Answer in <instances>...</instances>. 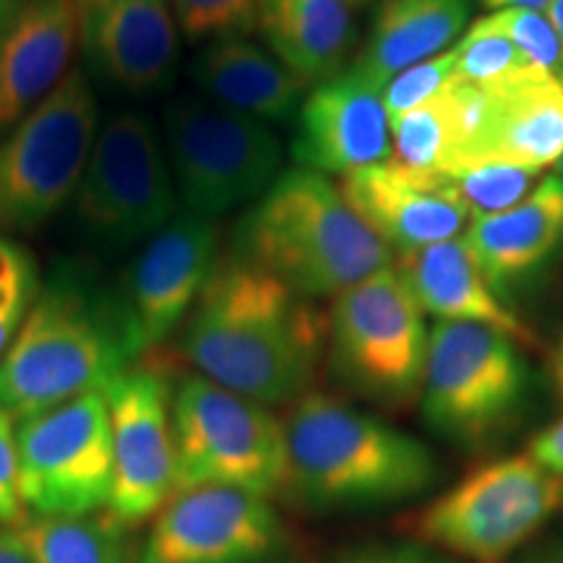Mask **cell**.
Instances as JSON below:
<instances>
[{
    "mask_svg": "<svg viewBox=\"0 0 563 563\" xmlns=\"http://www.w3.org/2000/svg\"><path fill=\"white\" fill-rule=\"evenodd\" d=\"M329 319L311 298L222 253L183 329V355L209 382L266 407L311 394Z\"/></svg>",
    "mask_w": 563,
    "mask_h": 563,
    "instance_id": "6da1fadb",
    "label": "cell"
},
{
    "mask_svg": "<svg viewBox=\"0 0 563 563\" xmlns=\"http://www.w3.org/2000/svg\"><path fill=\"white\" fill-rule=\"evenodd\" d=\"M139 355L121 295L79 266H55L0 357V407L21 420L104 391Z\"/></svg>",
    "mask_w": 563,
    "mask_h": 563,
    "instance_id": "7a4b0ae2",
    "label": "cell"
},
{
    "mask_svg": "<svg viewBox=\"0 0 563 563\" xmlns=\"http://www.w3.org/2000/svg\"><path fill=\"white\" fill-rule=\"evenodd\" d=\"M230 256L302 298H336L394 266V253L327 175L292 167L243 211Z\"/></svg>",
    "mask_w": 563,
    "mask_h": 563,
    "instance_id": "3957f363",
    "label": "cell"
},
{
    "mask_svg": "<svg viewBox=\"0 0 563 563\" xmlns=\"http://www.w3.org/2000/svg\"><path fill=\"white\" fill-rule=\"evenodd\" d=\"M285 433L290 488L316 509H384L412 501L439 481L426 443L329 394L298 399Z\"/></svg>",
    "mask_w": 563,
    "mask_h": 563,
    "instance_id": "277c9868",
    "label": "cell"
},
{
    "mask_svg": "<svg viewBox=\"0 0 563 563\" xmlns=\"http://www.w3.org/2000/svg\"><path fill=\"white\" fill-rule=\"evenodd\" d=\"M170 418L173 496L196 488H235L269 501L290 488L285 420L266 405L191 373L175 386Z\"/></svg>",
    "mask_w": 563,
    "mask_h": 563,
    "instance_id": "5b68a950",
    "label": "cell"
},
{
    "mask_svg": "<svg viewBox=\"0 0 563 563\" xmlns=\"http://www.w3.org/2000/svg\"><path fill=\"white\" fill-rule=\"evenodd\" d=\"M563 504V477L530 454L477 464L415 514L410 532L456 563H509Z\"/></svg>",
    "mask_w": 563,
    "mask_h": 563,
    "instance_id": "8992f818",
    "label": "cell"
},
{
    "mask_svg": "<svg viewBox=\"0 0 563 563\" xmlns=\"http://www.w3.org/2000/svg\"><path fill=\"white\" fill-rule=\"evenodd\" d=\"M519 347L483 323H435L420 391L426 426L467 452L490 446L509 431L530 394V368Z\"/></svg>",
    "mask_w": 563,
    "mask_h": 563,
    "instance_id": "52a82bcc",
    "label": "cell"
},
{
    "mask_svg": "<svg viewBox=\"0 0 563 563\" xmlns=\"http://www.w3.org/2000/svg\"><path fill=\"white\" fill-rule=\"evenodd\" d=\"M422 316L397 266L336 295L327 316V355L344 389L386 410L418 405L431 340Z\"/></svg>",
    "mask_w": 563,
    "mask_h": 563,
    "instance_id": "ba28073f",
    "label": "cell"
},
{
    "mask_svg": "<svg viewBox=\"0 0 563 563\" xmlns=\"http://www.w3.org/2000/svg\"><path fill=\"white\" fill-rule=\"evenodd\" d=\"M162 141L180 209L203 220L262 199L282 175V144L272 125L201 95L167 102Z\"/></svg>",
    "mask_w": 563,
    "mask_h": 563,
    "instance_id": "9c48e42d",
    "label": "cell"
},
{
    "mask_svg": "<svg viewBox=\"0 0 563 563\" xmlns=\"http://www.w3.org/2000/svg\"><path fill=\"white\" fill-rule=\"evenodd\" d=\"M100 129L95 84L74 66L0 136V235L34 230L74 199Z\"/></svg>",
    "mask_w": 563,
    "mask_h": 563,
    "instance_id": "30bf717a",
    "label": "cell"
},
{
    "mask_svg": "<svg viewBox=\"0 0 563 563\" xmlns=\"http://www.w3.org/2000/svg\"><path fill=\"white\" fill-rule=\"evenodd\" d=\"M178 211V194L159 125L139 110L100 123L74 194V217L102 249L150 241Z\"/></svg>",
    "mask_w": 563,
    "mask_h": 563,
    "instance_id": "8fae6325",
    "label": "cell"
},
{
    "mask_svg": "<svg viewBox=\"0 0 563 563\" xmlns=\"http://www.w3.org/2000/svg\"><path fill=\"white\" fill-rule=\"evenodd\" d=\"M16 441L24 509L40 517H91L108 509L115 456L104 391L21 418Z\"/></svg>",
    "mask_w": 563,
    "mask_h": 563,
    "instance_id": "7c38bea8",
    "label": "cell"
},
{
    "mask_svg": "<svg viewBox=\"0 0 563 563\" xmlns=\"http://www.w3.org/2000/svg\"><path fill=\"white\" fill-rule=\"evenodd\" d=\"M456 115V146L441 173L509 165L543 173L563 157V87L532 74L501 87L446 84Z\"/></svg>",
    "mask_w": 563,
    "mask_h": 563,
    "instance_id": "4fadbf2b",
    "label": "cell"
},
{
    "mask_svg": "<svg viewBox=\"0 0 563 563\" xmlns=\"http://www.w3.org/2000/svg\"><path fill=\"white\" fill-rule=\"evenodd\" d=\"M104 397L115 456L108 517L121 527H136L173 498V394L162 373L129 368L104 389Z\"/></svg>",
    "mask_w": 563,
    "mask_h": 563,
    "instance_id": "5bb4252c",
    "label": "cell"
},
{
    "mask_svg": "<svg viewBox=\"0 0 563 563\" xmlns=\"http://www.w3.org/2000/svg\"><path fill=\"white\" fill-rule=\"evenodd\" d=\"M285 527L262 496L235 488H196L162 506L141 563H269Z\"/></svg>",
    "mask_w": 563,
    "mask_h": 563,
    "instance_id": "9a60e30c",
    "label": "cell"
},
{
    "mask_svg": "<svg viewBox=\"0 0 563 563\" xmlns=\"http://www.w3.org/2000/svg\"><path fill=\"white\" fill-rule=\"evenodd\" d=\"M220 256V224L183 209L146 241L121 287L139 352L157 347L188 319Z\"/></svg>",
    "mask_w": 563,
    "mask_h": 563,
    "instance_id": "2e32d148",
    "label": "cell"
},
{
    "mask_svg": "<svg viewBox=\"0 0 563 563\" xmlns=\"http://www.w3.org/2000/svg\"><path fill=\"white\" fill-rule=\"evenodd\" d=\"M79 11L89 79L139 97L170 87L180 30L165 0H89Z\"/></svg>",
    "mask_w": 563,
    "mask_h": 563,
    "instance_id": "e0dca14e",
    "label": "cell"
},
{
    "mask_svg": "<svg viewBox=\"0 0 563 563\" xmlns=\"http://www.w3.org/2000/svg\"><path fill=\"white\" fill-rule=\"evenodd\" d=\"M290 154L295 167L347 175L391 157V129L382 89L355 70L313 84L295 112Z\"/></svg>",
    "mask_w": 563,
    "mask_h": 563,
    "instance_id": "ac0fdd59",
    "label": "cell"
},
{
    "mask_svg": "<svg viewBox=\"0 0 563 563\" xmlns=\"http://www.w3.org/2000/svg\"><path fill=\"white\" fill-rule=\"evenodd\" d=\"M340 191L397 256L452 241L470 220L446 175L412 173L391 159L342 175Z\"/></svg>",
    "mask_w": 563,
    "mask_h": 563,
    "instance_id": "d6986e66",
    "label": "cell"
},
{
    "mask_svg": "<svg viewBox=\"0 0 563 563\" xmlns=\"http://www.w3.org/2000/svg\"><path fill=\"white\" fill-rule=\"evenodd\" d=\"M79 30L81 11L70 0H0V133L63 81Z\"/></svg>",
    "mask_w": 563,
    "mask_h": 563,
    "instance_id": "ffe728a7",
    "label": "cell"
},
{
    "mask_svg": "<svg viewBox=\"0 0 563 563\" xmlns=\"http://www.w3.org/2000/svg\"><path fill=\"white\" fill-rule=\"evenodd\" d=\"M462 241L493 290L509 292L563 245V180H538L517 207L473 220Z\"/></svg>",
    "mask_w": 563,
    "mask_h": 563,
    "instance_id": "44dd1931",
    "label": "cell"
},
{
    "mask_svg": "<svg viewBox=\"0 0 563 563\" xmlns=\"http://www.w3.org/2000/svg\"><path fill=\"white\" fill-rule=\"evenodd\" d=\"M397 269L410 285L422 313L435 316L439 321L483 323L511 336L522 347L534 344L532 329L488 285L462 238L399 256Z\"/></svg>",
    "mask_w": 563,
    "mask_h": 563,
    "instance_id": "7402d4cb",
    "label": "cell"
},
{
    "mask_svg": "<svg viewBox=\"0 0 563 563\" xmlns=\"http://www.w3.org/2000/svg\"><path fill=\"white\" fill-rule=\"evenodd\" d=\"M191 79L201 97L266 125L295 115L311 89L285 63L249 40L209 42L191 60Z\"/></svg>",
    "mask_w": 563,
    "mask_h": 563,
    "instance_id": "603a6c76",
    "label": "cell"
},
{
    "mask_svg": "<svg viewBox=\"0 0 563 563\" xmlns=\"http://www.w3.org/2000/svg\"><path fill=\"white\" fill-rule=\"evenodd\" d=\"M470 13L473 0H378L368 37L350 70L384 89L415 63L454 47Z\"/></svg>",
    "mask_w": 563,
    "mask_h": 563,
    "instance_id": "cb8c5ba5",
    "label": "cell"
},
{
    "mask_svg": "<svg viewBox=\"0 0 563 563\" xmlns=\"http://www.w3.org/2000/svg\"><path fill=\"white\" fill-rule=\"evenodd\" d=\"M258 32L274 58L308 84L350 68L355 5L350 0H262Z\"/></svg>",
    "mask_w": 563,
    "mask_h": 563,
    "instance_id": "d4e9b609",
    "label": "cell"
},
{
    "mask_svg": "<svg viewBox=\"0 0 563 563\" xmlns=\"http://www.w3.org/2000/svg\"><path fill=\"white\" fill-rule=\"evenodd\" d=\"M24 534L37 563H129L121 525L110 517H40Z\"/></svg>",
    "mask_w": 563,
    "mask_h": 563,
    "instance_id": "484cf974",
    "label": "cell"
},
{
    "mask_svg": "<svg viewBox=\"0 0 563 563\" xmlns=\"http://www.w3.org/2000/svg\"><path fill=\"white\" fill-rule=\"evenodd\" d=\"M391 162L412 173H441L456 146V115L446 87L431 102L391 118Z\"/></svg>",
    "mask_w": 563,
    "mask_h": 563,
    "instance_id": "4316f807",
    "label": "cell"
},
{
    "mask_svg": "<svg viewBox=\"0 0 563 563\" xmlns=\"http://www.w3.org/2000/svg\"><path fill=\"white\" fill-rule=\"evenodd\" d=\"M454 76L475 87H501V84L545 74L527 60L506 34L488 19V13L470 24V30L454 42Z\"/></svg>",
    "mask_w": 563,
    "mask_h": 563,
    "instance_id": "83f0119b",
    "label": "cell"
},
{
    "mask_svg": "<svg viewBox=\"0 0 563 563\" xmlns=\"http://www.w3.org/2000/svg\"><path fill=\"white\" fill-rule=\"evenodd\" d=\"M443 175L452 180L454 191L470 211V220H483L517 207L530 196L540 178V173L509 165H481Z\"/></svg>",
    "mask_w": 563,
    "mask_h": 563,
    "instance_id": "f1b7e54d",
    "label": "cell"
},
{
    "mask_svg": "<svg viewBox=\"0 0 563 563\" xmlns=\"http://www.w3.org/2000/svg\"><path fill=\"white\" fill-rule=\"evenodd\" d=\"M40 287V269L32 253L9 235H0V357L19 334Z\"/></svg>",
    "mask_w": 563,
    "mask_h": 563,
    "instance_id": "f546056e",
    "label": "cell"
},
{
    "mask_svg": "<svg viewBox=\"0 0 563 563\" xmlns=\"http://www.w3.org/2000/svg\"><path fill=\"white\" fill-rule=\"evenodd\" d=\"M262 0H173L178 30L191 42L245 40L258 30Z\"/></svg>",
    "mask_w": 563,
    "mask_h": 563,
    "instance_id": "4dcf8cb0",
    "label": "cell"
},
{
    "mask_svg": "<svg viewBox=\"0 0 563 563\" xmlns=\"http://www.w3.org/2000/svg\"><path fill=\"white\" fill-rule=\"evenodd\" d=\"M488 19L527 55V60L563 87V45L551 19L543 11L504 9L490 11Z\"/></svg>",
    "mask_w": 563,
    "mask_h": 563,
    "instance_id": "1f68e13d",
    "label": "cell"
},
{
    "mask_svg": "<svg viewBox=\"0 0 563 563\" xmlns=\"http://www.w3.org/2000/svg\"><path fill=\"white\" fill-rule=\"evenodd\" d=\"M454 66L456 53L454 47H449V51L433 55V58L428 60L415 63V66L402 70L399 76H394V79L382 89V100L389 121L420 108V104L431 102L433 97L452 81Z\"/></svg>",
    "mask_w": 563,
    "mask_h": 563,
    "instance_id": "d6a6232c",
    "label": "cell"
},
{
    "mask_svg": "<svg viewBox=\"0 0 563 563\" xmlns=\"http://www.w3.org/2000/svg\"><path fill=\"white\" fill-rule=\"evenodd\" d=\"M24 517L19 496V441L13 415L0 407V525H16Z\"/></svg>",
    "mask_w": 563,
    "mask_h": 563,
    "instance_id": "836d02e7",
    "label": "cell"
},
{
    "mask_svg": "<svg viewBox=\"0 0 563 563\" xmlns=\"http://www.w3.org/2000/svg\"><path fill=\"white\" fill-rule=\"evenodd\" d=\"M336 563H456V561L439 551H433V548L418 543V540H412V543L357 548V551L342 555Z\"/></svg>",
    "mask_w": 563,
    "mask_h": 563,
    "instance_id": "e575fe53",
    "label": "cell"
},
{
    "mask_svg": "<svg viewBox=\"0 0 563 563\" xmlns=\"http://www.w3.org/2000/svg\"><path fill=\"white\" fill-rule=\"evenodd\" d=\"M527 454L538 464H543L548 473L563 477V418L548 426L540 435H534Z\"/></svg>",
    "mask_w": 563,
    "mask_h": 563,
    "instance_id": "d590c367",
    "label": "cell"
},
{
    "mask_svg": "<svg viewBox=\"0 0 563 563\" xmlns=\"http://www.w3.org/2000/svg\"><path fill=\"white\" fill-rule=\"evenodd\" d=\"M0 563H37L24 530L16 527L0 530Z\"/></svg>",
    "mask_w": 563,
    "mask_h": 563,
    "instance_id": "8d00e7d4",
    "label": "cell"
},
{
    "mask_svg": "<svg viewBox=\"0 0 563 563\" xmlns=\"http://www.w3.org/2000/svg\"><path fill=\"white\" fill-rule=\"evenodd\" d=\"M488 11H504V9H530V11H545L551 0H481Z\"/></svg>",
    "mask_w": 563,
    "mask_h": 563,
    "instance_id": "74e56055",
    "label": "cell"
},
{
    "mask_svg": "<svg viewBox=\"0 0 563 563\" xmlns=\"http://www.w3.org/2000/svg\"><path fill=\"white\" fill-rule=\"evenodd\" d=\"M545 16L551 19L553 30H555V34H559V40L563 45V0H551V3H548V9H545Z\"/></svg>",
    "mask_w": 563,
    "mask_h": 563,
    "instance_id": "f35d334b",
    "label": "cell"
},
{
    "mask_svg": "<svg viewBox=\"0 0 563 563\" xmlns=\"http://www.w3.org/2000/svg\"><path fill=\"white\" fill-rule=\"evenodd\" d=\"M553 378H555V389H559L561 399H563V342L559 352H555V361H553Z\"/></svg>",
    "mask_w": 563,
    "mask_h": 563,
    "instance_id": "ab89813d",
    "label": "cell"
},
{
    "mask_svg": "<svg viewBox=\"0 0 563 563\" xmlns=\"http://www.w3.org/2000/svg\"><path fill=\"white\" fill-rule=\"evenodd\" d=\"M519 563H563V555H559V553H532V555H527L525 561H519Z\"/></svg>",
    "mask_w": 563,
    "mask_h": 563,
    "instance_id": "60d3db41",
    "label": "cell"
},
{
    "mask_svg": "<svg viewBox=\"0 0 563 563\" xmlns=\"http://www.w3.org/2000/svg\"><path fill=\"white\" fill-rule=\"evenodd\" d=\"M555 175H559V178L563 180V157L559 159V165H555Z\"/></svg>",
    "mask_w": 563,
    "mask_h": 563,
    "instance_id": "b9f144b4",
    "label": "cell"
},
{
    "mask_svg": "<svg viewBox=\"0 0 563 563\" xmlns=\"http://www.w3.org/2000/svg\"><path fill=\"white\" fill-rule=\"evenodd\" d=\"M70 3H74V5H79V9H84V5H87L89 0H70Z\"/></svg>",
    "mask_w": 563,
    "mask_h": 563,
    "instance_id": "7bdbcfd3",
    "label": "cell"
},
{
    "mask_svg": "<svg viewBox=\"0 0 563 563\" xmlns=\"http://www.w3.org/2000/svg\"><path fill=\"white\" fill-rule=\"evenodd\" d=\"M350 3H352V5H355V9H357V5H363V3H365V0H350Z\"/></svg>",
    "mask_w": 563,
    "mask_h": 563,
    "instance_id": "ee69618b",
    "label": "cell"
}]
</instances>
